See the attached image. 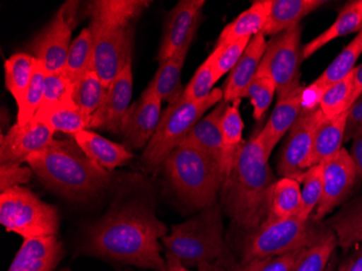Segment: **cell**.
Listing matches in <instances>:
<instances>
[{
	"mask_svg": "<svg viewBox=\"0 0 362 271\" xmlns=\"http://www.w3.org/2000/svg\"><path fill=\"white\" fill-rule=\"evenodd\" d=\"M168 231V226L158 219L148 202H115L87 228L85 252L110 262L162 271L166 260L160 240Z\"/></svg>",
	"mask_w": 362,
	"mask_h": 271,
	"instance_id": "obj_1",
	"label": "cell"
},
{
	"mask_svg": "<svg viewBox=\"0 0 362 271\" xmlns=\"http://www.w3.org/2000/svg\"><path fill=\"white\" fill-rule=\"evenodd\" d=\"M269 158L259 130L254 132L242 146L219 193L223 213L246 233L257 229L269 215L270 195L276 181Z\"/></svg>",
	"mask_w": 362,
	"mask_h": 271,
	"instance_id": "obj_2",
	"label": "cell"
},
{
	"mask_svg": "<svg viewBox=\"0 0 362 271\" xmlns=\"http://www.w3.org/2000/svg\"><path fill=\"white\" fill-rule=\"evenodd\" d=\"M26 163L49 190L69 201H90L111 185L110 173L89 158L75 140H54Z\"/></svg>",
	"mask_w": 362,
	"mask_h": 271,
	"instance_id": "obj_3",
	"label": "cell"
},
{
	"mask_svg": "<svg viewBox=\"0 0 362 271\" xmlns=\"http://www.w3.org/2000/svg\"><path fill=\"white\" fill-rule=\"evenodd\" d=\"M166 258L178 260L187 268L217 265L231 271L235 266L223 239V209L219 202L197 212L184 223L174 225L162 240Z\"/></svg>",
	"mask_w": 362,
	"mask_h": 271,
	"instance_id": "obj_4",
	"label": "cell"
},
{
	"mask_svg": "<svg viewBox=\"0 0 362 271\" xmlns=\"http://www.w3.org/2000/svg\"><path fill=\"white\" fill-rule=\"evenodd\" d=\"M170 188L190 209H206L218 202L225 176L221 162L194 146L179 144L163 163Z\"/></svg>",
	"mask_w": 362,
	"mask_h": 271,
	"instance_id": "obj_5",
	"label": "cell"
},
{
	"mask_svg": "<svg viewBox=\"0 0 362 271\" xmlns=\"http://www.w3.org/2000/svg\"><path fill=\"white\" fill-rule=\"evenodd\" d=\"M329 231L327 224L315 220L313 216L307 220L293 216L274 223H264L246 236L241 265L257 258L311 248Z\"/></svg>",
	"mask_w": 362,
	"mask_h": 271,
	"instance_id": "obj_6",
	"label": "cell"
},
{
	"mask_svg": "<svg viewBox=\"0 0 362 271\" xmlns=\"http://www.w3.org/2000/svg\"><path fill=\"white\" fill-rule=\"evenodd\" d=\"M223 99V89L215 88L202 101H189L180 98L173 105H168L163 112L156 134L142 154L141 164L144 171L156 173L162 168L164 161L182 142L193 126Z\"/></svg>",
	"mask_w": 362,
	"mask_h": 271,
	"instance_id": "obj_7",
	"label": "cell"
},
{
	"mask_svg": "<svg viewBox=\"0 0 362 271\" xmlns=\"http://www.w3.org/2000/svg\"><path fill=\"white\" fill-rule=\"evenodd\" d=\"M0 223L23 239L58 236L60 215L54 205L22 185L0 192Z\"/></svg>",
	"mask_w": 362,
	"mask_h": 271,
	"instance_id": "obj_8",
	"label": "cell"
},
{
	"mask_svg": "<svg viewBox=\"0 0 362 271\" xmlns=\"http://www.w3.org/2000/svg\"><path fill=\"white\" fill-rule=\"evenodd\" d=\"M302 32V26L298 25L272 36L258 67V71L274 79L278 100L298 93L304 87L300 83V67L305 60Z\"/></svg>",
	"mask_w": 362,
	"mask_h": 271,
	"instance_id": "obj_9",
	"label": "cell"
},
{
	"mask_svg": "<svg viewBox=\"0 0 362 271\" xmlns=\"http://www.w3.org/2000/svg\"><path fill=\"white\" fill-rule=\"evenodd\" d=\"M79 1H65L54 18L28 45V54L44 64L47 73L62 72L76 28Z\"/></svg>",
	"mask_w": 362,
	"mask_h": 271,
	"instance_id": "obj_10",
	"label": "cell"
},
{
	"mask_svg": "<svg viewBox=\"0 0 362 271\" xmlns=\"http://www.w3.org/2000/svg\"><path fill=\"white\" fill-rule=\"evenodd\" d=\"M89 30L93 38V69L105 88L132 62L135 46V30L113 28L90 22Z\"/></svg>",
	"mask_w": 362,
	"mask_h": 271,
	"instance_id": "obj_11",
	"label": "cell"
},
{
	"mask_svg": "<svg viewBox=\"0 0 362 271\" xmlns=\"http://www.w3.org/2000/svg\"><path fill=\"white\" fill-rule=\"evenodd\" d=\"M360 177L349 151L341 148L334 156L323 162V191L316 211L315 220L322 221L339 205L353 195Z\"/></svg>",
	"mask_w": 362,
	"mask_h": 271,
	"instance_id": "obj_12",
	"label": "cell"
},
{
	"mask_svg": "<svg viewBox=\"0 0 362 271\" xmlns=\"http://www.w3.org/2000/svg\"><path fill=\"white\" fill-rule=\"evenodd\" d=\"M320 108L315 111H302L288 132L276 164L279 176L300 183L304 175V164L310 154L317 126L323 118Z\"/></svg>",
	"mask_w": 362,
	"mask_h": 271,
	"instance_id": "obj_13",
	"label": "cell"
},
{
	"mask_svg": "<svg viewBox=\"0 0 362 271\" xmlns=\"http://www.w3.org/2000/svg\"><path fill=\"white\" fill-rule=\"evenodd\" d=\"M205 4L204 0H180L168 12L156 57L160 64L174 56L191 36L197 34Z\"/></svg>",
	"mask_w": 362,
	"mask_h": 271,
	"instance_id": "obj_14",
	"label": "cell"
},
{
	"mask_svg": "<svg viewBox=\"0 0 362 271\" xmlns=\"http://www.w3.org/2000/svg\"><path fill=\"white\" fill-rule=\"evenodd\" d=\"M160 98L149 88L130 105L124 116L121 134L125 146L130 149H141L153 137L162 117Z\"/></svg>",
	"mask_w": 362,
	"mask_h": 271,
	"instance_id": "obj_15",
	"label": "cell"
},
{
	"mask_svg": "<svg viewBox=\"0 0 362 271\" xmlns=\"http://www.w3.org/2000/svg\"><path fill=\"white\" fill-rule=\"evenodd\" d=\"M54 130L33 120L24 126L16 123L0 139V164H23L54 142Z\"/></svg>",
	"mask_w": 362,
	"mask_h": 271,
	"instance_id": "obj_16",
	"label": "cell"
},
{
	"mask_svg": "<svg viewBox=\"0 0 362 271\" xmlns=\"http://www.w3.org/2000/svg\"><path fill=\"white\" fill-rule=\"evenodd\" d=\"M133 97V67L132 62L114 79L107 89L105 103L91 116L89 128L105 130L119 134L122 122L129 109L130 100Z\"/></svg>",
	"mask_w": 362,
	"mask_h": 271,
	"instance_id": "obj_17",
	"label": "cell"
},
{
	"mask_svg": "<svg viewBox=\"0 0 362 271\" xmlns=\"http://www.w3.org/2000/svg\"><path fill=\"white\" fill-rule=\"evenodd\" d=\"M63 256L58 236L24 239L7 271H56Z\"/></svg>",
	"mask_w": 362,
	"mask_h": 271,
	"instance_id": "obj_18",
	"label": "cell"
},
{
	"mask_svg": "<svg viewBox=\"0 0 362 271\" xmlns=\"http://www.w3.org/2000/svg\"><path fill=\"white\" fill-rule=\"evenodd\" d=\"M267 40L262 33L253 36L250 40L243 56L229 73L223 85V100L228 103L243 99L246 88L257 73L262 57L265 54Z\"/></svg>",
	"mask_w": 362,
	"mask_h": 271,
	"instance_id": "obj_19",
	"label": "cell"
},
{
	"mask_svg": "<svg viewBox=\"0 0 362 271\" xmlns=\"http://www.w3.org/2000/svg\"><path fill=\"white\" fill-rule=\"evenodd\" d=\"M150 4L146 0H93L86 4L85 13L90 22L101 25L129 28Z\"/></svg>",
	"mask_w": 362,
	"mask_h": 271,
	"instance_id": "obj_20",
	"label": "cell"
},
{
	"mask_svg": "<svg viewBox=\"0 0 362 271\" xmlns=\"http://www.w3.org/2000/svg\"><path fill=\"white\" fill-rule=\"evenodd\" d=\"M195 35L191 36L186 44L165 62L160 63L152 81L146 88L156 93L163 103L173 105L180 99L185 88L181 83V72Z\"/></svg>",
	"mask_w": 362,
	"mask_h": 271,
	"instance_id": "obj_21",
	"label": "cell"
},
{
	"mask_svg": "<svg viewBox=\"0 0 362 271\" xmlns=\"http://www.w3.org/2000/svg\"><path fill=\"white\" fill-rule=\"evenodd\" d=\"M73 138L89 158L109 173L113 172L117 167L127 164L134 158V154L125 144L105 139L90 130H83Z\"/></svg>",
	"mask_w": 362,
	"mask_h": 271,
	"instance_id": "obj_22",
	"label": "cell"
},
{
	"mask_svg": "<svg viewBox=\"0 0 362 271\" xmlns=\"http://www.w3.org/2000/svg\"><path fill=\"white\" fill-rule=\"evenodd\" d=\"M303 88L288 97L279 99L267 124L259 129V137L268 156H272L276 144L284 137V134L290 132L302 113L300 93Z\"/></svg>",
	"mask_w": 362,
	"mask_h": 271,
	"instance_id": "obj_23",
	"label": "cell"
},
{
	"mask_svg": "<svg viewBox=\"0 0 362 271\" xmlns=\"http://www.w3.org/2000/svg\"><path fill=\"white\" fill-rule=\"evenodd\" d=\"M229 105L230 103L225 100H221V103L206 116L201 118L200 121L193 126L192 129L189 132L180 144L200 149L214 158H216L221 164V152H223L221 121H223L226 109Z\"/></svg>",
	"mask_w": 362,
	"mask_h": 271,
	"instance_id": "obj_24",
	"label": "cell"
},
{
	"mask_svg": "<svg viewBox=\"0 0 362 271\" xmlns=\"http://www.w3.org/2000/svg\"><path fill=\"white\" fill-rule=\"evenodd\" d=\"M347 113L349 111L333 118L323 116L315 132L313 149L304 164L305 171L325 162L341 150L346 128Z\"/></svg>",
	"mask_w": 362,
	"mask_h": 271,
	"instance_id": "obj_25",
	"label": "cell"
},
{
	"mask_svg": "<svg viewBox=\"0 0 362 271\" xmlns=\"http://www.w3.org/2000/svg\"><path fill=\"white\" fill-rule=\"evenodd\" d=\"M327 4L323 0H272V9L262 34L278 35L284 30L300 25L305 16Z\"/></svg>",
	"mask_w": 362,
	"mask_h": 271,
	"instance_id": "obj_26",
	"label": "cell"
},
{
	"mask_svg": "<svg viewBox=\"0 0 362 271\" xmlns=\"http://www.w3.org/2000/svg\"><path fill=\"white\" fill-rule=\"evenodd\" d=\"M325 224L337 236V246L344 253L362 243V195L346 202Z\"/></svg>",
	"mask_w": 362,
	"mask_h": 271,
	"instance_id": "obj_27",
	"label": "cell"
},
{
	"mask_svg": "<svg viewBox=\"0 0 362 271\" xmlns=\"http://www.w3.org/2000/svg\"><path fill=\"white\" fill-rule=\"evenodd\" d=\"M272 0L253 1L251 7L242 12L221 30L215 46H226L244 38H253L262 32L269 16Z\"/></svg>",
	"mask_w": 362,
	"mask_h": 271,
	"instance_id": "obj_28",
	"label": "cell"
},
{
	"mask_svg": "<svg viewBox=\"0 0 362 271\" xmlns=\"http://www.w3.org/2000/svg\"><path fill=\"white\" fill-rule=\"evenodd\" d=\"M241 99L230 103L223 114L221 121V134H223V152H221V167L223 176H228L233 168L238 154L241 151L243 142L244 123L240 113Z\"/></svg>",
	"mask_w": 362,
	"mask_h": 271,
	"instance_id": "obj_29",
	"label": "cell"
},
{
	"mask_svg": "<svg viewBox=\"0 0 362 271\" xmlns=\"http://www.w3.org/2000/svg\"><path fill=\"white\" fill-rule=\"evenodd\" d=\"M300 183L292 178L276 179L270 195L269 215L265 223L298 216L300 209Z\"/></svg>",
	"mask_w": 362,
	"mask_h": 271,
	"instance_id": "obj_30",
	"label": "cell"
},
{
	"mask_svg": "<svg viewBox=\"0 0 362 271\" xmlns=\"http://www.w3.org/2000/svg\"><path fill=\"white\" fill-rule=\"evenodd\" d=\"M362 30V14L356 7L355 1H349L339 11L337 20L330 28L322 34L317 36L315 40L304 46V59L316 54L323 46L343 36L349 35L351 33L360 32Z\"/></svg>",
	"mask_w": 362,
	"mask_h": 271,
	"instance_id": "obj_31",
	"label": "cell"
},
{
	"mask_svg": "<svg viewBox=\"0 0 362 271\" xmlns=\"http://www.w3.org/2000/svg\"><path fill=\"white\" fill-rule=\"evenodd\" d=\"M33 120L42 122L54 132H64L74 137L78 132L88 130L91 117L83 113L73 103L38 111Z\"/></svg>",
	"mask_w": 362,
	"mask_h": 271,
	"instance_id": "obj_32",
	"label": "cell"
},
{
	"mask_svg": "<svg viewBox=\"0 0 362 271\" xmlns=\"http://www.w3.org/2000/svg\"><path fill=\"white\" fill-rule=\"evenodd\" d=\"M36 59L25 52L14 54L5 61V79L7 87L16 105H21L32 79Z\"/></svg>",
	"mask_w": 362,
	"mask_h": 271,
	"instance_id": "obj_33",
	"label": "cell"
},
{
	"mask_svg": "<svg viewBox=\"0 0 362 271\" xmlns=\"http://www.w3.org/2000/svg\"><path fill=\"white\" fill-rule=\"evenodd\" d=\"M107 89L93 70H89L84 76L75 83L73 101L83 113L91 117L107 98Z\"/></svg>",
	"mask_w": 362,
	"mask_h": 271,
	"instance_id": "obj_34",
	"label": "cell"
},
{
	"mask_svg": "<svg viewBox=\"0 0 362 271\" xmlns=\"http://www.w3.org/2000/svg\"><path fill=\"white\" fill-rule=\"evenodd\" d=\"M93 69V38L89 28H84L73 40L62 72L73 83Z\"/></svg>",
	"mask_w": 362,
	"mask_h": 271,
	"instance_id": "obj_35",
	"label": "cell"
},
{
	"mask_svg": "<svg viewBox=\"0 0 362 271\" xmlns=\"http://www.w3.org/2000/svg\"><path fill=\"white\" fill-rule=\"evenodd\" d=\"M362 54V30L358 35L341 50V54L332 61L317 81L325 88L351 74L356 62Z\"/></svg>",
	"mask_w": 362,
	"mask_h": 271,
	"instance_id": "obj_36",
	"label": "cell"
},
{
	"mask_svg": "<svg viewBox=\"0 0 362 271\" xmlns=\"http://www.w3.org/2000/svg\"><path fill=\"white\" fill-rule=\"evenodd\" d=\"M47 71L44 64L36 59L35 67L33 72L32 79L28 85L25 96L22 100L21 105H18V117L16 123L20 126L26 125L33 121L36 113L42 105V98H44L45 79H46Z\"/></svg>",
	"mask_w": 362,
	"mask_h": 271,
	"instance_id": "obj_37",
	"label": "cell"
},
{
	"mask_svg": "<svg viewBox=\"0 0 362 271\" xmlns=\"http://www.w3.org/2000/svg\"><path fill=\"white\" fill-rule=\"evenodd\" d=\"M217 54V49L214 48L213 52L199 67L188 85L185 87L181 98L189 101H202L211 95L214 91V85L218 81L215 71Z\"/></svg>",
	"mask_w": 362,
	"mask_h": 271,
	"instance_id": "obj_38",
	"label": "cell"
},
{
	"mask_svg": "<svg viewBox=\"0 0 362 271\" xmlns=\"http://www.w3.org/2000/svg\"><path fill=\"white\" fill-rule=\"evenodd\" d=\"M300 183L303 185L300 189L302 202L298 216L300 219L307 220L315 213L322 197L323 162L306 169Z\"/></svg>",
	"mask_w": 362,
	"mask_h": 271,
	"instance_id": "obj_39",
	"label": "cell"
},
{
	"mask_svg": "<svg viewBox=\"0 0 362 271\" xmlns=\"http://www.w3.org/2000/svg\"><path fill=\"white\" fill-rule=\"evenodd\" d=\"M354 73L327 87L321 100L320 110L327 118L346 113L351 107Z\"/></svg>",
	"mask_w": 362,
	"mask_h": 271,
	"instance_id": "obj_40",
	"label": "cell"
},
{
	"mask_svg": "<svg viewBox=\"0 0 362 271\" xmlns=\"http://www.w3.org/2000/svg\"><path fill=\"white\" fill-rule=\"evenodd\" d=\"M276 93V86L274 79L266 73L257 71L243 96V99L247 98L251 101L256 121H260L264 117Z\"/></svg>",
	"mask_w": 362,
	"mask_h": 271,
	"instance_id": "obj_41",
	"label": "cell"
},
{
	"mask_svg": "<svg viewBox=\"0 0 362 271\" xmlns=\"http://www.w3.org/2000/svg\"><path fill=\"white\" fill-rule=\"evenodd\" d=\"M73 91L74 83L64 73H47L45 79L44 98L38 111L74 103Z\"/></svg>",
	"mask_w": 362,
	"mask_h": 271,
	"instance_id": "obj_42",
	"label": "cell"
},
{
	"mask_svg": "<svg viewBox=\"0 0 362 271\" xmlns=\"http://www.w3.org/2000/svg\"><path fill=\"white\" fill-rule=\"evenodd\" d=\"M337 246V236L330 229L320 241L307 248L294 271H325L335 254Z\"/></svg>",
	"mask_w": 362,
	"mask_h": 271,
	"instance_id": "obj_43",
	"label": "cell"
},
{
	"mask_svg": "<svg viewBox=\"0 0 362 271\" xmlns=\"http://www.w3.org/2000/svg\"><path fill=\"white\" fill-rule=\"evenodd\" d=\"M307 248L293 250L282 255L257 258L245 264L240 265L231 271H294L300 260L304 256Z\"/></svg>",
	"mask_w": 362,
	"mask_h": 271,
	"instance_id": "obj_44",
	"label": "cell"
},
{
	"mask_svg": "<svg viewBox=\"0 0 362 271\" xmlns=\"http://www.w3.org/2000/svg\"><path fill=\"white\" fill-rule=\"evenodd\" d=\"M251 40L252 38H244L230 42L226 46H215L218 52L215 63V71L218 81L223 75L231 72L233 67L237 65Z\"/></svg>",
	"mask_w": 362,
	"mask_h": 271,
	"instance_id": "obj_45",
	"label": "cell"
},
{
	"mask_svg": "<svg viewBox=\"0 0 362 271\" xmlns=\"http://www.w3.org/2000/svg\"><path fill=\"white\" fill-rule=\"evenodd\" d=\"M32 168L22 164H0V192L22 187L32 178Z\"/></svg>",
	"mask_w": 362,
	"mask_h": 271,
	"instance_id": "obj_46",
	"label": "cell"
},
{
	"mask_svg": "<svg viewBox=\"0 0 362 271\" xmlns=\"http://www.w3.org/2000/svg\"><path fill=\"white\" fill-rule=\"evenodd\" d=\"M325 91L327 88L322 86L317 79L308 86H304L300 93L302 111H315V110L319 109Z\"/></svg>",
	"mask_w": 362,
	"mask_h": 271,
	"instance_id": "obj_47",
	"label": "cell"
},
{
	"mask_svg": "<svg viewBox=\"0 0 362 271\" xmlns=\"http://www.w3.org/2000/svg\"><path fill=\"white\" fill-rule=\"evenodd\" d=\"M362 130V93L349 108L344 142H349Z\"/></svg>",
	"mask_w": 362,
	"mask_h": 271,
	"instance_id": "obj_48",
	"label": "cell"
},
{
	"mask_svg": "<svg viewBox=\"0 0 362 271\" xmlns=\"http://www.w3.org/2000/svg\"><path fill=\"white\" fill-rule=\"evenodd\" d=\"M337 271H362V246L355 248L337 267Z\"/></svg>",
	"mask_w": 362,
	"mask_h": 271,
	"instance_id": "obj_49",
	"label": "cell"
},
{
	"mask_svg": "<svg viewBox=\"0 0 362 271\" xmlns=\"http://www.w3.org/2000/svg\"><path fill=\"white\" fill-rule=\"evenodd\" d=\"M351 158L357 167L358 173L362 178V130L356 134V137L353 139L351 151Z\"/></svg>",
	"mask_w": 362,
	"mask_h": 271,
	"instance_id": "obj_50",
	"label": "cell"
},
{
	"mask_svg": "<svg viewBox=\"0 0 362 271\" xmlns=\"http://www.w3.org/2000/svg\"><path fill=\"white\" fill-rule=\"evenodd\" d=\"M353 93H351V105L362 93V64L356 67L353 71Z\"/></svg>",
	"mask_w": 362,
	"mask_h": 271,
	"instance_id": "obj_51",
	"label": "cell"
},
{
	"mask_svg": "<svg viewBox=\"0 0 362 271\" xmlns=\"http://www.w3.org/2000/svg\"><path fill=\"white\" fill-rule=\"evenodd\" d=\"M166 267L162 271H197L192 270V269L187 268L184 265L180 264L178 260H174L172 258H166Z\"/></svg>",
	"mask_w": 362,
	"mask_h": 271,
	"instance_id": "obj_52",
	"label": "cell"
},
{
	"mask_svg": "<svg viewBox=\"0 0 362 271\" xmlns=\"http://www.w3.org/2000/svg\"><path fill=\"white\" fill-rule=\"evenodd\" d=\"M197 271H229L227 269L223 268L221 266H217V265H206V266L201 267V268L197 269Z\"/></svg>",
	"mask_w": 362,
	"mask_h": 271,
	"instance_id": "obj_53",
	"label": "cell"
},
{
	"mask_svg": "<svg viewBox=\"0 0 362 271\" xmlns=\"http://www.w3.org/2000/svg\"><path fill=\"white\" fill-rule=\"evenodd\" d=\"M325 271H337V258H335V254L333 255V258H331L330 263L327 265V269Z\"/></svg>",
	"mask_w": 362,
	"mask_h": 271,
	"instance_id": "obj_54",
	"label": "cell"
},
{
	"mask_svg": "<svg viewBox=\"0 0 362 271\" xmlns=\"http://www.w3.org/2000/svg\"><path fill=\"white\" fill-rule=\"evenodd\" d=\"M355 5L360 13L362 14V0H355Z\"/></svg>",
	"mask_w": 362,
	"mask_h": 271,
	"instance_id": "obj_55",
	"label": "cell"
},
{
	"mask_svg": "<svg viewBox=\"0 0 362 271\" xmlns=\"http://www.w3.org/2000/svg\"><path fill=\"white\" fill-rule=\"evenodd\" d=\"M163 270H164V269H163ZM60 271H72V270H71L70 268H63V269H61ZM121 271H134V270H132V269H125V270H121Z\"/></svg>",
	"mask_w": 362,
	"mask_h": 271,
	"instance_id": "obj_56",
	"label": "cell"
}]
</instances>
